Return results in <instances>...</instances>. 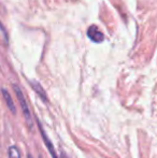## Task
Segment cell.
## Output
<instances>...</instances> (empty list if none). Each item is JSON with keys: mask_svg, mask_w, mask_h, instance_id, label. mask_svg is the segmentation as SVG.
<instances>
[{"mask_svg": "<svg viewBox=\"0 0 157 158\" xmlns=\"http://www.w3.org/2000/svg\"><path fill=\"white\" fill-rule=\"evenodd\" d=\"M9 157L10 158H21L19 151L16 146H10L9 148Z\"/></svg>", "mask_w": 157, "mask_h": 158, "instance_id": "8992f818", "label": "cell"}, {"mask_svg": "<svg viewBox=\"0 0 157 158\" xmlns=\"http://www.w3.org/2000/svg\"><path fill=\"white\" fill-rule=\"evenodd\" d=\"M13 89H14L15 94H16V97L19 101V104H21V108H22V110H23L24 116H25V119H26V123H27V125L29 128H31L32 127V119H31V115H30V112H29V109H28L27 102H26V100H25V97H24L21 88H19L17 85H13Z\"/></svg>", "mask_w": 157, "mask_h": 158, "instance_id": "6da1fadb", "label": "cell"}, {"mask_svg": "<svg viewBox=\"0 0 157 158\" xmlns=\"http://www.w3.org/2000/svg\"><path fill=\"white\" fill-rule=\"evenodd\" d=\"M1 92H2V95H3L4 100H6V106H8V108L10 109V111L13 113V114H15V112H16V110H15V106H14V103H13L12 98H11L10 94H9L8 90L4 89V88L1 90Z\"/></svg>", "mask_w": 157, "mask_h": 158, "instance_id": "277c9868", "label": "cell"}, {"mask_svg": "<svg viewBox=\"0 0 157 158\" xmlns=\"http://www.w3.org/2000/svg\"><path fill=\"white\" fill-rule=\"evenodd\" d=\"M61 158H68L67 155L65 154V153H61Z\"/></svg>", "mask_w": 157, "mask_h": 158, "instance_id": "52a82bcc", "label": "cell"}, {"mask_svg": "<svg viewBox=\"0 0 157 158\" xmlns=\"http://www.w3.org/2000/svg\"><path fill=\"white\" fill-rule=\"evenodd\" d=\"M31 86H32V88L36 90V93L40 96V98H41L43 101H45V102L48 101V97H46L45 92H44V89L42 88V86L40 85L38 82H31Z\"/></svg>", "mask_w": 157, "mask_h": 158, "instance_id": "5b68a950", "label": "cell"}, {"mask_svg": "<svg viewBox=\"0 0 157 158\" xmlns=\"http://www.w3.org/2000/svg\"><path fill=\"white\" fill-rule=\"evenodd\" d=\"M40 158H42V157H40Z\"/></svg>", "mask_w": 157, "mask_h": 158, "instance_id": "9c48e42d", "label": "cell"}, {"mask_svg": "<svg viewBox=\"0 0 157 158\" xmlns=\"http://www.w3.org/2000/svg\"><path fill=\"white\" fill-rule=\"evenodd\" d=\"M27 158H34V157H32V156H31V155H30V154H28V155H27Z\"/></svg>", "mask_w": 157, "mask_h": 158, "instance_id": "ba28073f", "label": "cell"}, {"mask_svg": "<svg viewBox=\"0 0 157 158\" xmlns=\"http://www.w3.org/2000/svg\"><path fill=\"white\" fill-rule=\"evenodd\" d=\"M87 35L93 42L95 43H100L105 40V35L103 33L96 27V26H92V27L88 28L87 30Z\"/></svg>", "mask_w": 157, "mask_h": 158, "instance_id": "7a4b0ae2", "label": "cell"}, {"mask_svg": "<svg viewBox=\"0 0 157 158\" xmlns=\"http://www.w3.org/2000/svg\"><path fill=\"white\" fill-rule=\"evenodd\" d=\"M37 123H38V126H39V129H40V132H41V135H42V138H43L44 143H45L46 148H48V151H50V154L52 155V157H53V158H58V157H57V155H56V153H55L54 146H53L52 142H51V141H50V139L48 138V135H46L45 131L43 130V128H42L41 124H40V122L38 121V119H37Z\"/></svg>", "mask_w": 157, "mask_h": 158, "instance_id": "3957f363", "label": "cell"}]
</instances>
